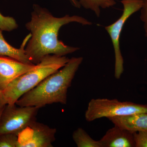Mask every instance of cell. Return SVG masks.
<instances>
[{"label":"cell","mask_w":147,"mask_h":147,"mask_svg":"<svg viewBox=\"0 0 147 147\" xmlns=\"http://www.w3.org/2000/svg\"><path fill=\"white\" fill-rule=\"evenodd\" d=\"M32 9L30 21L26 24V28L30 32L31 37L25 48L26 54L32 63H39L47 55L65 56L80 49L66 45L59 40L60 29L73 22L83 26L91 25V22L77 15L67 14L63 17H55L47 9L37 4L33 5Z\"/></svg>","instance_id":"obj_1"},{"label":"cell","mask_w":147,"mask_h":147,"mask_svg":"<svg viewBox=\"0 0 147 147\" xmlns=\"http://www.w3.org/2000/svg\"><path fill=\"white\" fill-rule=\"evenodd\" d=\"M83 61L82 57L69 59L62 68L47 76L22 95L15 104L39 108L53 103L66 104L67 91Z\"/></svg>","instance_id":"obj_2"},{"label":"cell","mask_w":147,"mask_h":147,"mask_svg":"<svg viewBox=\"0 0 147 147\" xmlns=\"http://www.w3.org/2000/svg\"><path fill=\"white\" fill-rule=\"evenodd\" d=\"M69 59L65 56H45L33 69L12 81L3 90L8 104H15L27 92L32 89L47 76L62 68Z\"/></svg>","instance_id":"obj_3"},{"label":"cell","mask_w":147,"mask_h":147,"mask_svg":"<svg viewBox=\"0 0 147 147\" xmlns=\"http://www.w3.org/2000/svg\"><path fill=\"white\" fill-rule=\"evenodd\" d=\"M147 113V105L129 101L121 102L116 99H92L89 102L85 113V118L91 122L103 117L129 115Z\"/></svg>","instance_id":"obj_4"},{"label":"cell","mask_w":147,"mask_h":147,"mask_svg":"<svg viewBox=\"0 0 147 147\" xmlns=\"http://www.w3.org/2000/svg\"><path fill=\"white\" fill-rule=\"evenodd\" d=\"M40 108L7 104L0 119V135L12 133L18 135L35 121Z\"/></svg>","instance_id":"obj_5"},{"label":"cell","mask_w":147,"mask_h":147,"mask_svg":"<svg viewBox=\"0 0 147 147\" xmlns=\"http://www.w3.org/2000/svg\"><path fill=\"white\" fill-rule=\"evenodd\" d=\"M123 5V13L120 18L113 24L105 27L110 35L115 55V76L119 79L124 71V61L120 46V38L124 26L127 19L132 14L141 10L143 0H122Z\"/></svg>","instance_id":"obj_6"},{"label":"cell","mask_w":147,"mask_h":147,"mask_svg":"<svg viewBox=\"0 0 147 147\" xmlns=\"http://www.w3.org/2000/svg\"><path fill=\"white\" fill-rule=\"evenodd\" d=\"M57 129L35 121L18 134L17 147H52Z\"/></svg>","instance_id":"obj_7"},{"label":"cell","mask_w":147,"mask_h":147,"mask_svg":"<svg viewBox=\"0 0 147 147\" xmlns=\"http://www.w3.org/2000/svg\"><path fill=\"white\" fill-rule=\"evenodd\" d=\"M36 65L21 62L5 56H0V88L3 90L13 81L35 67Z\"/></svg>","instance_id":"obj_8"},{"label":"cell","mask_w":147,"mask_h":147,"mask_svg":"<svg viewBox=\"0 0 147 147\" xmlns=\"http://www.w3.org/2000/svg\"><path fill=\"white\" fill-rule=\"evenodd\" d=\"M99 142L102 147H135L133 133L115 125Z\"/></svg>","instance_id":"obj_9"},{"label":"cell","mask_w":147,"mask_h":147,"mask_svg":"<svg viewBox=\"0 0 147 147\" xmlns=\"http://www.w3.org/2000/svg\"><path fill=\"white\" fill-rule=\"evenodd\" d=\"M114 125L131 131H147V113L108 118Z\"/></svg>","instance_id":"obj_10"},{"label":"cell","mask_w":147,"mask_h":147,"mask_svg":"<svg viewBox=\"0 0 147 147\" xmlns=\"http://www.w3.org/2000/svg\"><path fill=\"white\" fill-rule=\"evenodd\" d=\"M2 31L0 29V56L9 57L24 63L34 64L31 62L26 54L25 48L30 38V33L26 37L20 48L17 49L7 42L3 36Z\"/></svg>","instance_id":"obj_11"},{"label":"cell","mask_w":147,"mask_h":147,"mask_svg":"<svg viewBox=\"0 0 147 147\" xmlns=\"http://www.w3.org/2000/svg\"><path fill=\"white\" fill-rule=\"evenodd\" d=\"M81 6L93 11L98 17L100 14V9H106L115 5V0H76Z\"/></svg>","instance_id":"obj_12"},{"label":"cell","mask_w":147,"mask_h":147,"mask_svg":"<svg viewBox=\"0 0 147 147\" xmlns=\"http://www.w3.org/2000/svg\"><path fill=\"white\" fill-rule=\"evenodd\" d=\"M72 138L78 147H102L99 140L96 141L93 139L81 127L74 131Z\"/></svg>","instance_id":"obj_13"},{"label":"cell","mask_w":147,"mask_h":147,"mask_svg":"<svg viewBox=\"0 0 147 147\" xmlns=\"http://www.w3.org/2000/svg\"><path fill=\"white\" fill-rule=\"evenodd\" d=\"M18 24L15 19L10 16H3L0 12V29L5 31L10 32L17 29Z\"/></svg>","instance_id":"obj_14"},{"label":"cell","mask_w":147,"mask_h":147,"mask_svg":"<svg viewBox=\"0 0 147 147\" xmlns=\"http://www.w3.org/2000/svg\"><path fill=\"white\" fill-rule=\"evenodd\" d=\"M18 135L7 133L0 135V147H17Z\"/></svg>","instance_id":"obj_15"},{"label":"cell","mask_w":147,"mask_h":147,"mask_svg":"<svg viewBox=\"0 0 147 147\" xmlns=\"http://www.w3.org/2000/svg\"><path fill=\"white\" fill-rule=\"evenodd\" d=\"M135 147H147V131L133 133Z\"/></svg>","instance_id":"obj_16"},{"label":"cell","mask_w":147,"mask_h":147,"mask_svg":"<svg viewBox=\"0 0 147 147\" xmlns=\"http://www.w3.org/2000/svg\"><path fill=\"white\" fill-rule=\"evenodd\" d=\"M140 19L144 23L145 35L147 37V0H143V5L141 9Z\"/></svg>","instance_id":"obj_17"},{"label":"cell","mask_w":147,"mask_h":147,"mask_svg":"<svg viewBox=\"0 0 147 147\" xmlns=\"http://www.w3.org/2000/svg\"><path fill=\"white\" fill-rule=\"evenodd\" d=\"M7 104L3 91L0 88V108H4Z\"/></svg>","instance_id":"obj_18"},{"label":"cell","mask_w":147,"mask_h":147,"mask_svg":"<svg viewBox=\"0 0 147 147\" xmlns=\"http://www.w3.org/2000/svg\"><path fill=\"white\" fill-rule=\"evenodd\" d=\"M71 5L76 8H80L81 7V6L78 1L76 0H68Z\"/></svg>","instance_id":"obj_19"},{"label":"cell","mask_w":147,"mask_h":147,"mask_svg":"<svg viewBox=\"0 0 147 147\" xmlns=\"http://www.w3.org/2000/svg\"><path fill=\"white\" fill-rule=\"evenodd\" d=\"M4 108H0V119H1V116L3 110Z\"/></svg>","instance_id":"obj_20"}]
</instances>
